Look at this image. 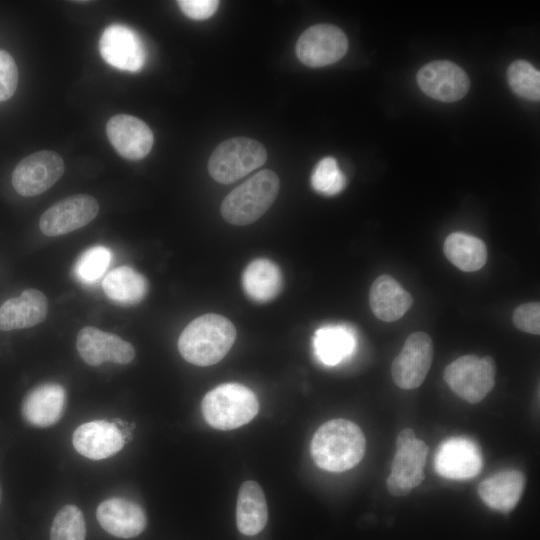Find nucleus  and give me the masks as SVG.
Masks as SVG:
<instances>
[{
    "label": "nucleus",
    "mask_w": 540,
    "mask_h": 540,
    "mask_svg": "<svg viewBox=\"0 0 540 540\" xmlns=\"http://www.w3.org/2000/svg\"><path fill=\"white\" fill-rule=\"evenodd\" d=\"M365 447V437L359 426L346 419H333L317 429L310 449L319 468L343 472L361 461Z\"/></svg>",
    "instance_id": "nucleus-1"
},
{
    "label": "nucleus",
    "mask_w": 540,
    "mask_h": 540,
    "mask_svg": "<svg viewBox=\"0 0 540 540\" xmlns=\"http://www.w3.org/2000/svg\"><path fill=\"white\" fill-rule=\"evenodd\" d=\"M236 339V329L226 317L204 314L191 321L178 339V350L189 363L210 366L229 352Z\"/></svg>",
    "instance_id": "nucleus-2"
},
{
    "label": "nucleus",
    "mask_w": 540,
    "mask_h": 540,
    "mask_svg": "<svg viewBox=\"0 0 540 540\" xmlns=\"http://www.w3.org/2000/svg\"><path fill=\"white\" fill-rule=\"evenodd\" d=\"M279 185V178L272 170L254 174L225 197L220 208L222 217L237 226L255 222L275 201Z\"/></svg>",
    "instance_id": "nucleus-3"
},
{
    "label": "nucleus",
    "mask_w": 540,
    "mask_h": 540,
    "mask_svg": "<svg viewBox=\"0 0 540 540\" xmlns=\"http://www.w3.org/2000/svg\"><path fill=\"white\" fill-rule=\"evenodd\" d=\"M206 422L218 430H233L249 423L258 413L255 393L238 383H225L209 391L201 403Z\"/></svg>",
    "instance_id": "nucleus-4"
},
{
    "label": "nucleus",
    "mask_w": 540,
    "mask_h": 540,
    "mask_svg": "<svg viewBox=\"0 0 540 540\" xmlns=\"http://www.w3.org/2000/svg\"><path fill=\"white\" fill-rule=\"evenodd\" d=\"M267 160L265 147L257 140L234 137L221 142L208 160L210 176L221 184L233 183Z\"/></svg>",
    "instance_id": "nucleus-5"
},
{
    "label": "nucleus",
    "mask_w": 540,
    "mask_h": 540,
    "mask_svg": "<svg viewBox=\"0 0 540 540\" xmlns=\"http://www.w3.org/2000/svg\"><path fill=\"white\" fill-rule=\"evenodd\" d=\"M496 364L492 357L464 355L446 366L443 378L451 390L465 401H482L495 385Z\"/></svg>",
    "instance_id": "nucleus-6"
},
{
    "label": "nucleus",
    "mask_w": 540,
    "mask_h": 540,
    "mask_svg": "<svg viewBox=\"0 0 540 540\" xmlns=\"http://www.w3.org/2000/svg\"><path fill=\"white\" fill-rule=\"evenodd\" d=\"M428 446L415 437L412 429L405 428L396 439V452L387 478L388 491L394 496H405L424 480V466Z\"/></svg>",
    "instance_id": "nucleus-7"
},
{
    "label": "nucleus",
    "mask_w": 540,
    "mask_h": 540,
    "mask_svg": "<svg viewBox=\"0 0 540 540\" xmlns=\"http://www.w3.org/2000/svg\"><path fill=\"white\" fill-rule=\"evenodd\" d=\"M64 173L59 154L49 150L35 152L22 159L12 173V185L22 196L39 195L52 187Z\"/></svg>",
    "instance_id": "nucleus-8"
},
{
    "label": "nucleus",
    "mask_w": 540,
    "mask_h": 540,
    "mask_svg": "<svg viewBox=\"0 0 540 540\" xmlns=\"http://www.w3.org/2000/svg\"><path fill=\"white\" fill-rule=\"evenodd\" d=\"M345 33L331 24H317L306 29L296 44L298 59L309 67H322L340 60L347 52Z\"/></svg>",
    "instance_id": "nucleus-9"
},
{
    "label": "nucleus",
    "mask_w": 540,
    "mask_h": 540,
    "mask_svg": "<svg viewBox=\"0 0 540 540\" xmlns=\"http://www.w3.org/2000/svg\"><path fill=\"white\" fill-rule=\"evenodd\" d=\"M433 360V342L425 332L410 334L391 366L394 383L401 389L419 387L425 380Z\"/></svg>",
    "instance_id": "nucleus-10"
},
{
    "label": "nucleus",
    "mask_w": 540,
    "mask_h": 540,
    "mask_svg": "<svg viewBox=\"0 0 540 540\" xmlns=\"http://www.w3.org/2000/svg\"><path fill=\"white\" fill-rule=\"evenodd\" d=\"M98 212L99 204L93 196L86 194L69 196L42 214L39 227L46 236L64 235L90 223Z\"/></svg>",
    "instance_id": "nucleus-11"
},
{
    "label": "nucleus",
    "mask_w": 540,
    "mask_h": 540,
    "mask_svg": "<svg viewBox=\"0 0 540 540\" xmlns=\"http://www.w3.org/2000/svg\"><path fill=\"white\" fill-rule=\"evenodd\" d=\"M417 82L427 96L442 102L460 100L470 88L466 72L445 60L433 61L420 68Z\"/></svg>",
    "instance_id": "nucleus-12"
},
{
    "label": "nucleus",
    "mask_w": 540,
    "mask_h": 540,
    "mask_svg": "<svg viewBox=\"0 0 540 540\" xmlns=\"http://www.w3.org/2000/svg\"><path fill=\"white\" fill-rule=\"evenodd\" d=\"M102 58L111 66L125 71L140 70L146 59V53L137 33L121 24L108 26L99 41Z\"/></svg>",
    "instance_id": "nucleus-13"
},
{
    "label": "nucleus",
    "mask_w": 540,
    "mask_h": 540,
    "mask_svg": "<svg viewBox=\"0 0 540 540\" xmlns=\"http://www.w3.org/2000/svg\"><path fill=\"white\" fill-rule=\"evenodd\" d=\"M76 347L81 358L92 366L106 361L128 364L135 357V349L129 342L93 326L83 327L78 332Z\"/></svg>",
    "instance_id": "nucleus-14"
},
{
    "label": "nucleus",
    "mask_w": 540,
    "mask_h": 540,
    "mask_svg": "<svg viewBox=\"0 0 540 540\" xmlns=\"http://www.w3.org/2000/svg\"><path fill=\"white\" fill-rule=\"evenodd\" d=\"M481 468V451L469 438H448L441 443L436 452L435 469L444 478L453 480L472 478Z\"/></svg>",
    "instance_id": "nucleus-15"
},
{
    "label": "nucleus",
    "mask_w": 540,
    "mask_h": 540,
    "mask_svg": "<svg viewBox=\"0 0 540 540\" xmlns=\"http://www.w3.org/2000/svg\"><path fill=\"white\" fill-rule=\"evenodd\" d=\"M107 137L114 149L125 159L140 160L153 146L150 127L141 119L126 114L111 117L106 125Z\"/></svg>",
    "instance_id": "nucleus-16"
},
{
    "label": "nucleus",
    "mask_w": 540,
    "mask_h": 540,
    "mask_svg": "<svg viewBox=\"0 0 540 540\" xmlns=\"http://www.w3.org/2000/svg\"><path fill=\"white\" fill-rule=\"evenodd\" d=\"M72 443L82 456L101 460L119 452L126 442L112 421L95 420L77 427L73 433Z\"/></svg>",
    "instance_id": "nucleus-17"
},
{
    "label": "nucleus",
    "mask_w": 540,
    "mask_h": 540,
    "mask_svg": "<svg viewBox=\"0 0 540 540\" xmlns=\"http://www.w3.org/2000/svg\"><path fill=\"white\" fill-rule=\"evenodd\" d=\"M96 517L106 532L119 538L136 537L147 524L146 514L138 504L118 497L101 502Z\"/></svg>",
    "instance_id": "nucleus-18"
},
{
    "label": "nucleus",
    "mask_w": 540,
    "mask_h": 540,
    "mask_svg": "<svg viewBox=\"0 0 540 540\" xmlns=\"http://www.w3.org/2000/svg\"><path fill=\"white\" fill-rule=\"evenodd\" d=\"M66 403V391L60 384L44 383L30 390L22 402V415L31 425L48 427L61 417Z\"/></svg>",
    "instance_id": "nucleus-19"
},
{
    "label": "nucleus",
    "mask_w": 540,
    "mask_h": 540,
    "mask_svg": "<svg viewBox=\"0 0 540 540\" xmlns=\"http://www.w3.org/2000/svg\"><path fill=\"white\" fill-rule=\"evenodd\" d=\"M48 312L46 296L39 290H24L19 297L5 301L0 307V329L4 331L33 327L45 320Z\"/></svg>",
    "instance_id": "nucleus-20"
},
{
    "label": "nucleus",
    "mask_w": 540,
    "mask_h": 540,
    "mask_svg": "<svg viewBox=\"0 0 540 540\" xmlns=\"http://www.w3.org/2000/svg\"><path fill=\"white\" fill-rule=\"evenodd\" d=\"M369 304L378 319L394 322L410 309L413 297L397 280L385 274L373 281L369 291Z\"/></svg>",
    "instance_id": "nucleus-21"
},
{
    "label": "nucleus",
    "mask_w": 540,
    "mask_h": 540,
    "mask_svg": "<svg viewBox=\"0 0 540 540\" xmlns=\"http://www.w3.org/2000/svg\"><path fill=\"white\" fill-rule=\"evenodd\" d=\"M525 481V476L518 470L500 471L479 484L478 494L488 507L507 513L520 500Z\"/></svg>",
    "instance_id": "nucleus-22"
},
{
    "label": "nucleus",
    "mask_w": 540,
    "mask_h": 540,
    "mask_svg": "<svg viewBox=\"0 0 540 540\" xmlns=\"http://www.w3.org/2000/svg\"><path fill=\"white\" fill-rule=\"evenodd\" d=\"M267 520L268 507L262 488L253 480L245 481L237 497L238 530L247 536L256 535L264 529Z\"/></svg>",
    "instance_id": "nucleus-23"
},
{
    "label": "nucleus",
    "mask_w": 540,
    "mask_h": 540,
    "mask_svg": "<svg viewBox=\"0 0 540 540\" xmlns=\"http://www.w3.org/2000/svg\"><path fill=\"white\" fill-rule=\"evenodd\" d=\"M356 346L354 330L346 325H328L316 330L313 349L318 360L335 366L350 357Z\"/></svg>",
    "instance_id": "nucleus-24"
},
{
    "label": "nucleus",
    "mask_w": 540,
    "mask_h": 540,
    "mask_svg": "<svg viewBox=\"0 0 540 540\" xmlns=\"http://www.w3.org/2000/svg\"><path fill=\"white\" fill-rule=\"evenodd\" d=\"M245 294L255 302L274 299L282 288L280 268L271 260L259 258L248 264L242 275Z\"/></svg>",
    "instance_id": "nucleus-25"
},
{
    "label": "nucleus",
    "mask_w": 540,
    "mask_h": 540,
    "mask_svg": "<svg viewBox=\"0 0 540 540\" xmlns=\"http://www.w3.org/2000/svg\"><path fill=\"white\" fill-rule=\"evenodd\" d=\"M105 295L113 302L131 306L139 303L148 292L147 279L129 266L112 269L102 282Z\"/></svg>",
    "instance_id": "nucleus-26"
},
{
    "label": "nucleus",
    "mask_w": 540,
    "mask_h": 540,
    "mask_svg": "<svg viewBox=\"0 0 540 540\" xmlns=\"http://www.w3.org/2000/svg\"><path fill=\"white\" fill-rule=\"evenodd\" d=\"M446 258L464 272L481 269L487 261L485 243L472 235L454 232L449 234L443 245Z\"/></svg>",
    "instance_id": "nucleus-27"
},
{
    "label": "nucleus",
    "mask_w": 540,
    "mask_h": 540,
    "mask_svg": "<svg viewBox=\"0 0 540 540\" xmlns=\"http://www.w3.org/2000/svg\"><path fill=\"white\" fill-rule=\"evenodd\" d=\"M507 79L511 89L518 96L531 100L540 99V72L525 60H516L507 70Z\"/></svg>",
    "instance_id": "nucleus-28"
},
{
    "label": "nucleus",
    "mask_w": 540,
    "mask_h": 540,
    "mask_svg": "<svg viewBox=\"0 0 540 540\" xmlns=\"http://www.w3.org/2000/svg\"><path fill=\"white\" fill-rule=\"evenodd\" d=\"M86 526L82 511L75 505H65L54 517L50 540H85Z\"/></svg>",
    "instance_id": "nucleus-29"
},
{
    "label": "nucleus",
    "mask_w": 540,
    "mask_h": 540,
    "mask_svg": "<svg viewBox=\"0 0 540 540\" xmlns=\"http://www.w3.org/2000/svg\"><path fill=\"white\" fill-rule=\"evenodd\" d=\"M111 260V251L101 245L84 251L74 265L76 278L84 284L96 282L107 270Z\"/></svg>",
    "instance_id": "nucleus-30"
},
{
    "label": "nucleus",
    "mask_w": 540,
    "mask_h": 540,
    "mask_svg": "<svg viewBox=\"0 0 540 540\" xmlns=\"http://www.w3.org/2000/svg\"><path fill=\"white\" fill-rule=\"evenodd\" d=\"M345 183V176L333 157H325L320 160L311 175L313 189L328 196L341 192Z\"/></svg>",
    "instance_id": "nucleus-31"
},
{
    "label": "nucleus",
    "mask_w": 540,
    "mask_h": 540,
    "mask_svg": "<svg viewBox=\"0 0 540 540\" xmlns=\"http://www.w3.org/2000/svg\"><path fill=\"white\" fill-rule=\"evenodd\" d=\"M18 84V69L13 57L0 50V101L11 98Z\"/></svg>",
    "instance_id": "nucleus-32"
},
{
    "label": "nucleus",
    "mask_w": 540,
    "mask_h": 540,
    "mask_svg": "<svg viewBox=\"0 0 540 540\" xmlns=\"http://www.w3.org/2000/svg\"><path fill=\"white\" fill-rule=\"evenodd\" d=\"M515 327L526 333H540V303L529 302L518 306L512 316Z\"/></svg>",
    "instance_id": "nucleus-33"
},
{
    "label": "nucleus",
    "mask_w": 540,
    "mask_h": 540,
    "mask_svg": "<svg viewBox=\"0 0 540 540\" xmlns=\"http://www.w3.org/2000/svg\"><path fill=\"white\" fill-rule=\"evenodd\" d=\"M177 3L182 12L193 20L208 19L219 7L217 0H180Z\"/></svg>",
    "instance_id": "nucleus-34"
},
{
    "label": "nucleus",
    "mask_w": 540,
    "mask_h": 540,
    "mask_svg": "<svg viewBox=\"0 0 540 540\" xmlns=\"http://www.w3.org/2000/svg\"><path fill=\"white\" fill-rule=\"evenodd\" d=\"M1 500H2V489H1V485H0V504H1Z\"/></svg>",
    "instance_id": "nucleus-35"
}]
</instances>
